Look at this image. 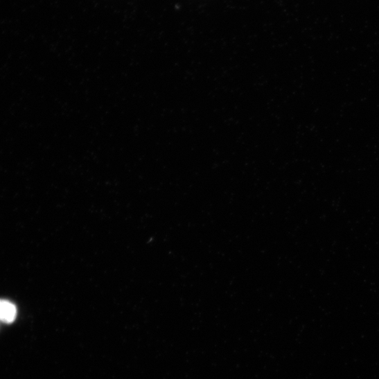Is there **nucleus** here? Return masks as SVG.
Masks as SVG:
<instances>
[{"mask_svg":"<svg viewBox=\"0 0 379 379\" xmlns=\"http://www.w3.org/2000/svg\"><path fill=\"white\" fill-rule=\"evenodd\" d=\"M17 315L15 305L7 300H0V321L6 323L13 322Z\"/></svg>","mask_w":379,"mask_h":379,"instance_id":"f257e3e1","label":"nucleus"}]
</instances>
